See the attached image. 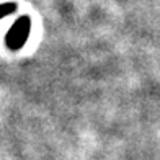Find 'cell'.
<instances>
[{"label":"cell","mask_w":160,"mask_h":160,"mask_svg":"<svg viewBox=\"0 0 160 160\" xmlns=\"http://www.w3.org/2000/svg\"><path fill=\"white\" fill-rule=\"evenodd\" d=\"M30 28H31V21L28 17H20L15 25L12 26V30L7 33V46L12 51H18L25 46V42L28 39V34H30Z\"/></svg>","instance_id":"1"},{"label":"cell","mask_w":160,"mask_h":160,"mask_svg":"<svg viewBox=\"0 0 160 160\" xmlns=\"http://www.w3.org/2000/svg\"><path fill=\"white\" fill-rule=\"evenodd\" d=\"M17 10V5L15 3H0V20L5 18L7 15H10Z\"/></svg>","instance_id":"2"}]
</instances>
